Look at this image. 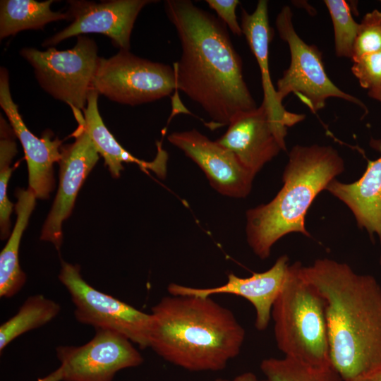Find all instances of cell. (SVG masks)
<instances>
[{
	"label": "cell",
	"instance_id": "obj_27",
	"mask_svg": "<svg viewBox=\"0 0 381 381\" xmlns=\"http://www.w3.org/2000/svg\"><path fill=\"white\" fill-rule=\"evenodd\" d=\"M351 71L368 95L381 99V50L361 56L353 61Z\"/></svg>",
	"mask_w": 381,
	"mask_h": 381
},
{
	"label": "cell",
	"instance_id": "obj_4",
	"mask_svg": "<svg viewBox=\"0 0 381 381\" xmlns=\"http://www.w3.org/2000/svg\"><path fill=\"white\" fill-rule=\"evenodd\" d=\"M344 171V162L329 145H295L289 154L283 186L268 203L246 212V239L261 260L268 258L274 244L285 235L301 233L308 210L317 195Z\"/></svg>",
	"mask_w": 381,
	"mask_h": 381
},
{
	"label": "cell",
	"instance_id": "obj_13",
	"mask_svg": "<svg viewBox=\"0 0 381 381\" xmlns=\"http://www.w3.org/2000/svg\"><path fill=\"white\" fill-rule=\"evenodd\" d=\"M167 138L202 169L210 185L220 194L241 198L250 193L255 176L216 140H211L196 129L173 132Z\"/></svg>",
	"mask_w": 381,
	"mask_h": 381
},
{
	"label": "cell",
	"instance_id": "obj_2",
	"mask_svg": "<svg viewBox=\"0 0 381 381\" xmlns=\"http://www.w3.org/2000/svg\"><path fill=\"white\" fill-rule=\"evenodd\" d=\"M303 277L325 301L329 357L343 381L381 365V286L329 258L301 265Z\"/></svg>",
	"mask_w": 381,
	"mask_h": 381
},
{
	"label": "cell",
	"instance_id": "obj_7",
	"mask_svg": "<svg viewBox=\"0 0 381 381\" xmlns=\"http://www.w3.org/2000/svg\"><path fill=\"white\" fill-rule=\"evenodd\" d=\"M289 6H284L276 18V27L281 39L289 46L291 55L289 66L277 83V97L279 102L289 94L296 95L316 113L325 106L329 97H337L352 102L367 110L357 97L339 89L327 75L322 53L313 45L305 42L297 34L293 24Z\"/></svg>",
	"mask_w": 381,
	"mask_h": 381
},
{
	"label": "cell",
	"instance_id": "obj_16",
	"mask_svg": "<svg viewBox=\"0 0 381 381\" xmlns=\"http://www.w3.org/2000/svg\"><path fill=\"white\" fill-rule=\"evenodd\" d=\"M289 265V257L282 255L266 271L253 273L248 277H239L230 273L226 282L219 286L198 288L171 283L167 291L173 296L211 297L216 294H232L241 296L254 307L255 326L258 330L263 331L271 320L273 304L285 282Z\"/></svg>",
	"mask_w": 381,
	"mask_h": 381
},
{
	"label": "cell",
	"instance_id": "obj_31",
	"mask_svg": "<svg viewBox=\"0 0 381 381\" xmlns=\"http://www.w3.org/2000/svg\"><path fill=\"white\" fill-rule=\"evenodd\" d=\"M63 370L62 368L59 366L54 371L49 373L48 375L39 378L37 381H62Z\"/></svg>",
	"mask_w": 381,
	"mask_h": 381
},
{
	"label": "cell",
	"instance_id": "obj_1",
	"mask_svg": "<svg viewBox=\"0 0 381 381\" xmlns=\"http://www.w3.org/2000/svg\"><path fill=\"white\" fill-rule=\"evenodd\" d=\"M164 9L181 45L180 60L173 66L176 90L203 109L213 127L256 109L226 25L190 0H167Z\"/></svg>",
	"mask_w": 381,
	"mask_h": 381
},
{
	"label": "cell",
	"instance_id": "obj_6",
	"mask_svg": "<svg viewBox=\"0 0 381 381\" xmlns=\"http://www.w3.org/2000/svg\"><path fill=\"white\" fill-rule=\"evenodd\" d=\"M95 40L82 35L72 49L59 51L49 47L40 51L25 47L20 54L33 67L41 87L54 99L68 104L78 123L92 90L99 56Z\"/></svg>",
	"mask_w": 381,
	"mask_h": 381
},
{
	"label": "cell",
	"instance_id": "obj_18",
	"mask_svg": "<svg viewBox=\"0 0 381 381\" xmlns=\"http://www.w3.org/2000/svg\"><path fill=\"white\" fill-rule=\"evenodd\" d=\"M98 92L94 89L88 94L87 104L83 111L84 126L99 155L104 158L105 165L114 178H119L123 169V163L138 165L145 172L152 171L159 178L167 174V152L157 143V153L151 162L140 159L125 150L109 131L98 109Z\"/></svg>",
	"mask_w": 381,
	"mask_h": 381
},
{
	"label": "cell",
	"instance_id": "obj_21",
	"mask_svg": "<svg viewBox=\"0 0 381 381\" xmlns=\"http://www.w3.org/2000/svg\"><path fill=\"white\" fill-rule=\"evenodd\" d=\"M54 1L1 0L0 1V39L26 30H43L51 22L70 20L69 14L54 12Z\"/></svg>",
	"mask_w": 381,
	"mask_h": 381
},
{
	"label": "cell",
	"instance_id": "obj_10",
	"mask_svg": "<svg viewBox=\"0 0 381 381\" xmlns=\"http://www.w3.org/2000/svg\"><path fill=\"white\" fill-rule=\"evenodd\" d=\"M132 343L118 332L99 329L90 341L80 346L57 347L62 381H113L119 370L143 363Z\"/></svg>",
	"mask_w": 381,
	"mask_h": 381
},
{
	"label": "cell",
	"instance_id": "obj_19",
	"mask_svg": "<svg viewBox=\"0 0 381 381\" xmlns=\"http://www.w3.org/2000/svg\"><path fill=\"white\" fill-rule=\"evenodd\" d=\"M379 149L381 152V145ZM325 190L350 209L360 228L381 238V155L368 162L356 181L345 183L334 179Z\"/></svg>",
	"mask_w": 381,
	"mask_h": 381
},
{
	"label": "cell",
	"instance_id": "obj_30",
	"mask_svg": "<svg viewBox=\"0 0 381 381\" xmlns=\"http://www.w3.org/2000/svg\"><path fill=\"white\" fill-rule=\"evenodd\" d=\"M348 381H381V365L368 373Z\"/></svg>",
	"mask_w": 381,
	"mask_h": 381
},
{
	"label": "cell",
	"instance_id": "obj_8",
	"mask_svg": "<svg viewBox=\"0 0 381 381\" xmlns=\"http://www.w3.org/2000/svg\"><path fill=\"white\" fill-rule=\"evenodd\" d=\"M92 88L114 102L135 106L169 95L176 90L174 68L121 49L99 57Z\"/></svg>",
	"mask_w": 381,
	"mask_h": 381
},
{
	"label": "cell",
	"instance_id": "obj_23",
	"mask_svg": "<svg viewBox=\"0 0 381 381\" xmlns=\"http://www.w3.org/2000/svg\"><path fill=\"white\" fill-rule=\"evenodd\" d=\"M260 368L268 381H343L331 364L313 366L284 356L265 358Z\"/></svg>",
	"mask_w": 381,
	"mask_h": 381
},
{
	"label": "cell",
	"instance_id": "obj_5",
	"mask_svg": "<svg viewBox=\"0 0 381 381\" xmlns=\"http://www.w3.org/2000/svg\"><path fill=\"white\" fill-rule=\"evenodd\" d=\"M302 264H290L272 309L274 335L284 357L313 365L331 364L325 301L302 275Z\"/></svg>",
	"mask_w": 381,
	"mask_h": 381
},
{
	"label": "cell",
	"instance_id": "obj_26",
	"mask_svg": "<svg viewBox=\"0 0 381 381\" xmlns=\"http://www.w3.org/2000/svg\"><path fill=\"white\" fill-rule=\"evenodd\" d=\"M381 50V11L374 9L363 16L355 40L351 61Z\"/></svg>",
	"mask_w": 381,
	"mask_h": 381
},
{
	"label": "cell",
	"instance_id": "obj_17",
	"mask_svg": "<svg viewBox=\"0 0 381 381\" xmlns=\"http://www.w3.org/2000/svg\"><path fill=\"white\" fill-rule=\"evenodd\" d=\"M241 27L260 68L263 90L262 104L273 125L286 134L287 128L303 120L305 115L288 111L277 97L269 69V47L273 32L269 23L267 1L259 0L251 13L242 8Z\"/></svg>",
	"mask_w": 381,
	"mask_h": 381
},
{
	"label": "cell",
	"instance_id": "obj_32",
	"mask_svg": "<svg viewBox=\"0 0 381 381\" xmlns=\"http://www.w3.org/2000/svg\"><path fill=\"white\" fill-rule=\"evenodd\" d=\"M380 243H381V238H380ZM380 264L381 265V255H380Z\"/></svg>",
	"mask_w": 381,
	"mask_h": 381
},
{
	"label": "cell",
	"instance_id": "obj_12",
	"mask_svg": "<svg viewBox=\"0 0 381 381\" xmlns=\"http://www.w3.org/2000/svg\"><path fill=\"white\" fill-rule=\"evenodd\" d=\"M83 122L72 134L74 142L61 147L59 188L40 236L58 251L63 240L62 224L71 214L80 188L99 158Z\"/></svg>",
	"mask_w": 381,
	"mask_h": 381
},
{
	"label": "cell",
	"instance_id": "obj_11",
	"mask_svg": "<svg viewBox=\"0 0 381 381\" xmlns=\"http://www.w3.org/2000/svg\"><path fill=\"white\" fill-rule=\"evenodd\" d=\"M154 2L157 1H68L71 24L45 40L42 46H54L69 37L87 33H100L111 39L114 46L120 50H129L131 35L139 13Z\"/></svg>",
	"mask_w": 381,
	"mask_h": 381
},
{
	"label": "cell",
	"instance_id": "obj_15",
	"mask_svg": "<svg viewBox=\"0 0 381 381\" xmlns=\"http://www.w3.org/2000/svg\"><path fill=\"white\" fill-rule=\"evenodd\" d=\"M0 106L23 146L28 169L29 188L36 198L47 199L54 187V164L61 157V140L49 131L36 137L25 124L18 107L12 99L8 71L0 68Z\"/></svg>",
	"mask_w": 381,
	"mask_h": 381
},
{
	"label": "cell",
	"instance_id": "obj_20",
	"mask_svg": "<svg viewBox=\"0 0 381 381\" xmlns=\"http://www.w3.org/2000/svg\"><path fill=\"white\" fill-rule=\"evenodd\" d=\"M17 219L8 241L0 253V296L11 298L18 294L26 282L21 270L18 254L20 239L29 218L35 208L36 196L29 188L16 191Z\"/></svg>",
	"mask_w": 381,
	"mask_h": 381
},
{
	"label": "cell",
	"instance_id": "obj_14",
	"mask_svg": "<svg viewBox=\"0 0 381 381\" xmlns=\"http://www.w3.org/2000/svg\"><path fill=\"white\" fill-rule=\"evenodd\" d=\"M286 135L273 125L261 104L255 109L236 115L225 133L216 141L255 176L281 150H286Z\"/></svg>",
	"mask_w": 381,
	"mask_h": 381
},
{
	"label": "cell",
	"instance_id": "obj_9",
	"mask_svg": "<svg viewBox=\"0 0 381 381\" xmlns=\"http://www.w3.org/2000/svg\"><path fill=\"white\" fill-rule=\"evenodd\" d=\"M80 270L78 265L62 260L59 274L75 306V319L95 329L118 332L141 349L149 347L151 314L95 289L83 279Z\"/></svg>",
	"mask_w": 381,
	"mask_h": 381
},
{
	"label": "cell",
	"instance_id": "obj_25",
	"mask_svg": "<svg viewBox=\"0 0 381 381\" xmlns=\"http://www.w3.org/2000/svg\"><path fill=\"white\" fill-rule=\"evenodd\" d=\"M324 2L333 24L336 54L351 59L359 23L353 19L346 1L325 0Z\"/></svg>",
	"mask_w": 381,
	"mask_h": 381
},
{
	"label": "cell",
	"instance_id": "obj_22",
	"mask_svg": "<svg viewBox=\"0 0 381 381\" xmlns=\"http://www.w3.org/2000/svg\"><path fill=\"white\" fill-rule=\"evenodd\" d=\"M56 302L38 294L28 297L18 313L0 326V351L21 334L40 327L59 313Z\"/></svg>",
	"mask_w": 381,
	"mask_h": 381
},
{
	"label": "cell",
	"instance_id": "obj_3",
	"mask_svg": "<svg viewBox=\"0 0 381 381\" xmlns=\"http://www.w3.org/2000/svg\"><path fill=\"white\" fill-rule=\"evenodd\" d=\"M150 314L149 347L189 371L223 370L245 340V329L234 313L211 297L164 296Z\"/></svg>",
	"mask_w": 381,
	"mask_h": 381
},
{
	"label": "cell",
	"instance_id": "obj_29",
	"mask_svg": "<svg viewBox=\"0 0 381 381\" xmlns=\"http://www.w3.org/2000/svg\"><path fill=\"white\" fill-rule=\"evenodd\" d=\"M215 381H268L267 379H260L252 372H244L232 379L217 378Z\"/></svg>",
	"mask_w": 381,
	"mask_h": 381
},
{
	"label": "cell",
	"instance_id": "obj_28",
	"mask_svg": "<svg viewBox=\"0 0 381 381\" xmlns=\"http://www.w3.org/2000/svg\"><path fill=\"white\" fill-rule=\"evenodd\" d=\"M210 8L213 9L221 20L229 28L231 32L237 35H243L241 25L238 23L236 9L240 4L238 0H206Z\"/></svg>",
	"mask_w": 381,
	"mask_h": 381
},
{
	"label": "cell",
	"instance_id": "obj_24",
	"mask_svg": "<svg viewBox=\"0 0 381 381\" xmlns=\"http://www.w3.org/2000/svg\"><path fill=\"white\" fill-rule=\"evenodd\" d=\"M15 133L6 121L0 116V229L1 238L5 239L10 234V216L13 205L8 199L7 188L13 169L11 163L17 153Z\"/></svg>",
	"mask_w": 381,
	"mask_h": 381
}]
</instances>
